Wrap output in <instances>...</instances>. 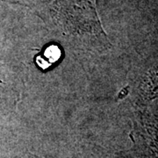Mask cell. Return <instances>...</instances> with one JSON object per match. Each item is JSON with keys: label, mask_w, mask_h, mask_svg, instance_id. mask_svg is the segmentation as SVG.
<instances>
[{"label": "cell", "mask_w": 158, "mask_h": 158, "mask_svg": "<svg viewBox=\"0 0 158 158\" xmlns=\"http://www.w3.org/2000/svg\"><path fill=\"white\" fill-rule=\"evenodd\" d=\"M65 37L109 44L96 9V0H24L20 3Z\"/></svg>", "instance_id": "cell-1"}, {"label": "cell", "mask_w": 158, "mask_h": 158, "mask_svg": "<svg viewBox=\"0 0 158 158\" xmlns=\"http://www.w3.org/2000/svg\"><path fill=\"white\" fill-rule=\"evenodd\" d=\"M137 146L148 158H158V124L148 123L136 134Z\"/></svg>", "instance_id": "cell-2"}, {"label": "cell", "mask_w": 158, "mask_h": 158, "mask_svg": "<svg viewBox=\"0 0 158 158\" xmlns=\"http://www.w3.org/2000/svg\"><path fill=\"white\" fill-rule=\"evenodd\" d=\"M141 96L145 100H152L158 98V65L148 74L141 85Z\"/></svg>", "instance_id": "cell-3"}, {"label": "cell", "mask_w": 158, "mask_h": 158, "mask_svg": "<svg viewBox=\"0 0 158 158\" xmlns=\"http://www.w3.org/2000/svg\"><path fill=\"white\" fill-rule=\"evenodd\" d=\"M61 56V50L56 45H51L48 47L37 58V64L40 68H48L53 63L59 60Z\"/></svg>", "instance_id": "cell-4"}, {"label": "cell", "mask_w": 158, "mask_h": 158, "mask_svg": "<svg viewBox=\"0 0 158 158\" xmlns=\"http://www.w3.org/2000/svg\"><path fill=\"white\" fill-rule=\"evenodd\" d=\"M121 158H132V157H121Z\"/></svg>", "instance_id": "cell-5"}]
</instances>
